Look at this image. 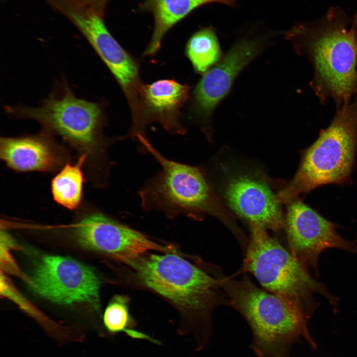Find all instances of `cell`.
Returning a JSON list of instances; mask_svg holds the SVG:
<instances>
[{
  "label": "cell",
  "mask_w": 357,
  "mask_h": 357,
  "mask_svg": "<svg viewBox=\"0 0 357 357\" xmlns=\"http://www.w3.org/2000/svg\"><path fill=\"white\" fill-rule=\"evenodd\" d=\"M128 264L140 282L170 300L190 319L198 348H203L211 334L212 311L230 305L219 278L170 252L144 254Z\"/></svg>",
  "instance_id": "6da1fadb"
},
{
  "label": "cell",
  "mask_w": 357,
  "mask_h": 357,
  "mask_svg": "<svg viewBox=\"0 0 357 357\" xmlns=\"http://www.w3.org/2000/svg\"><path fill=\"white\" fill-rule=\"evenodd\" d=\"M353 19L331 7L320 18L295 25L288 39L308 52L322 91L347 102L357 86V38Z\"/></svg>",
  "instance_id": "7a4b0ae2"
},
{
  "label": "cell",
  "mask_w": 357,
  "mask_h": 357,
  "mask_svg": "<svg viewBox=\"0 0 357 357\" xmlns=\"http://www.w3.org/2000/svg\"><path fill=\"white\" fill-rule=\"evenodd\" d=\"M216 274L230 305L250 326V348L258 357H288L290 346L301 337L314 346L306 326L307 316L299 306L260 289L247 276L237 280Z\"/></svg>",
  "instance_id": "3957f363"
},
{
  "label": "cell",
  "mask_w": 357,
  "mask_h": 357,
  "mask_svg": "<svg viewBox=\"0 0 357 357\" xmlns=\"http://www.w3.org/2000/svg\"><path fill=\"white\" fill-rule=\"evenodd\" d=\"M137 140L161 166L158 174L139 192L144 210H158L170 216L183 215L194 218L210 215L224 224L240 244L246 240L247 237L220 202L202 170L166 158L146 137H139Z\"/></svg>",
  "instance_id": "277c9868"
},
{
  "label": "cell",
  "mask_w": 357,
  "mask_h": 357,
  "mask_svg": "<svg viewBox=\"0 0 357 357\" xmlns=\"http://www.w3.org/2000/svg\"><path fill=\"white\" fill-rule=\"evenodd\" d=\"M357 145V101L345 103L330 125L304 152L293 178L277 195L280 203L301 194L349 178Z\"/></svg>",
  "instance_id": "5b68a950"
},
{
  "label": "cell",
  "mask_w": 357,
  "mask_h": 357,
  "mask_svg": "<svg viewBox=\"0 0 357 357\" xmlns=\"http://www.w3.org/2000/svg\"><path fill=\"white\" fill-rule=\"evenodd\" d=\"M249 225L243 269L265 290L298 305L306 316L313 309L314 294L324 296L332 305H336V298L325 286L313 279L306 266L269 236L266 229L255 223Z\"/></svg>",
  "instance_id": "8992f818"
},
{
  "label": "cell",
  "mask_w": 357,
  "mask_h": 357,
  "mask_svg": "<svg viewBox=\"0 0 357 357\" xmlns=\"http://www.w3.org/2000/svg\"><path fill=\"white\" fill-rule=\"evenodd\" d=\"M5 109L13 117L37 121L84 154L94 153L102 147V107L77 98L64 81L57 84L39 107L19 105Z\"/></svg>",
  "instance_id": "52a82bcc"
},
{
  "label": "cell",
  "mask_w": 357,
  "mask_h": 357,
  "mask_svg": "<svg viewBox=\"0 0 357 357\" xmlns=\"http://www.w3.org/2000/svg\"><path fill=\"white\" fill-rule=\"evenodd\" d=\"M33 293L61 305L87 303L99 309L100 281L86 265L69 257L45 255L28 281Z\"/></svg>",
  "instance_id": "ba28073f"
},
{
  "label": "cell",
  "mask_w": 357,
  "mask_h": 357,
  "mask_svg": "<svg viewBox=\"0 0 357 357\" xmlns=\"http://www.w3.org/2000/svg\"><path fill=\"white\" fill-rule=\"evenodd\" d=\"M285 226L292 254L317 272L320 254L328 248L357 253L356 245L342 237L336 226L300 200L289 202Z\"/></svg>",
  "instance_id": "9c48e42d"
},
{
  "label": "cell",
  "mask_w": 357,
  "mask_h": 357,
  "mask_svg": "<svg viewBox=\"0 0 357 357\" xmlns=\"http://www.w3.org/2000/svg\"><path fill=\"white\" fill-rule=\"evenodd\" d=\"M74 234L77 242L83 247L112 255L126 263L149 250L173 251L101 213L83 218L76 225Z\"/></svg>",
  "instance_id": "30bf717a"
},
{
  "label": "cell",
  "mask_w": 357,
  "mask_h": 357,
  "mask_svg": "<svg viewBox=\"0 0 357 357\" xmlns=\"http://www.w3.org/2000/svg\"><path fill=\"white\" fill-rule=\"evenodd\" d=\"M265 42L262 37L239 40L219 64L205 73L193 94L194 109L199 116L206 118L211 115L238 73L263 49Z\"/></svg>",
  "instance_id": "8fae6325"
},
{
  "label": "cell",
  "mask_w": 357,
  "mask_h": 357,
  "mask_svg": "<svg viewBox=\"0 0 357 357\" xmlns=\"http://www.w3.org/2000/svg\"><path fill=\"white\" fill-rule=\"evenodd\" d=\"M87 40L122 89L131 110L132 123H141L144 116L142 98L143 84L140 78L137 63L114 38L105 24L92 29Z\"/></svg>",
  "instance_id": "7c38bea8"
},
{
  "label": "cell",
  "mask_w": 357,
  "mask_h": 357,
  "mask_svg": "<svg viewBox=\"0 0 357 357\" xmlns=\"http://www.w3.org/2000/svg\"><path fill=\"white\" fill-rule=\"evenodd\" d=\"M225 196L230 207L249 223L275 231L285 226L277 195L262 180L247 176L233 178L227 186Z\"/></svg>",
  "instance_id": "4fadbf2b"
},
{
  "label": "cell",
  "mask_w": 357,
  "mask_h": 357,
  "mask_svg": "<svg viewBox=\"0 0 357 357\" xmlns=\"http://www.w3.org/2000/svg\"><path fill=\"white\" fill-rule=\"evenodd\" d=\"M0 156L8 167L19 172L53 171L63 160L59 148L44 135L1 137Z\"/></svg>",
  "instance_id": "5bb4252c"
},
{
  "label": "cell",
  "mask_w": 357,
  "mask_h": 357,
  "mask_svg": "<svg viewBox=\"0 0 357 357\" xmlns=\"http://www.w3.org/2000/svg\"><path fill=\"white\" fill-rule=\"evenodd\" d=\"M190 87L175 80L162 79L143 84L142 97L147 125L157 122L168 131L183 134L185 132L179 120V111L186 102Z\"/></svg>",
  "instance_id": "9a60e30c"
},
{
  "label": "cell",
  "mask_w": 357,
  "mask_h": 357,
  "mask_svg": "<svg viewBox=\"0 0 357 357\" xmlns=\"http://www.w3.org/2000/svg\"><path fill=\"white\" fill-rule=\"evenodd\" d=\"M238 0H145L140 8L152 14L154 27L150 42L143 55H155L167 32L195 9L211 3L233 6Z\"/></svg>",
  "instance_id": "2e32d148"
},
{
  "label": "cell",
  "mask_w": 357,
  "mask_h": 357,
  "mask_svg": "<svg viewBox=\"0 0 357 357\" xmlns=\"http://www.w3.org/2000/svg\"><path fill=\"white\" fill-rule=\"evenodd\" d=\"M87 155L83 154L75 164L67 163L51 182L54 199L69 210L77 208L82 200L84 183L82 167Z\"/></svg>",
  "instance_id": "e0dca14e"
},
{
  "label": "cell",
  "mask_w": 357,
  "mask_h": 357,
  "mask_svg": "<svg viewBox=\"0 0 357 357\" xmlns=\"http://www.w3.org/2000/svg\"><path fill=\"white\" fill-rule=\"evenodd\" d=\"M185 54L195 70L204 73L220 57V49L215 32L205 27L195 32L188 39Z\"/></svg>",
  "instance_id": "ac0fdd59"
},
{
  "label": "cell",
  "mask_w": 357,
  "mask_h": 357,
  "mask_svg": "<svg viewBox=\"0 0 357 357\" xmlns=\"http://www.w3.org/2000/svg\"><path fill=\"white\" fill-rule=\"evenodd\" d=\"M103 324L107 332L111 335L124 332L132 339L146 340L159 344L158 340L134 329V322L129 313L127 299L123 296H116L109 302L104 313Z\"/></svg>",
  "instance_id": "d6986e66"
},
{
  "label": "cell",
  "mask_w": 357,
  "mask_h": 357,
  "mask_svg": "<svg viewBox=\"0 0 357 357\" xmlns=\"http://www.w3.org/2000/svg\"><path fill=\"white\" fill-rule=\"evenodd\" d=\"M95 4L101 7L105 8V5L108 0H90Z\"/></svg>",
  "instance_id": "ffe728a7"
},
{
  "label": "cell",
  "mask_w": 357,
  "mask_h": 357,
  "mask_svg": "<svg viewBox=\"0 0 357 357\" xmlns=\"http://www.w3.org/2000/svg\"><path fill=\"white\" fill-rule=\"evenodd\" d=\"M352 23L354 26L355 31H356V36H357V11L356 12L355 15L353 18Z\"/></svg>",
  "instance_id": "44dd1931"
},
{
  "label": "cell",
  "mask_w": 357,
  "mask_h": 357,
  "mask_svg": "<svg viewBox=\"0 0 357 357\" xmlns=\"http://www.w3.org/2000/svg\"></svg>",
  "instance_id": "7402d4cb"
}]
</instances>
